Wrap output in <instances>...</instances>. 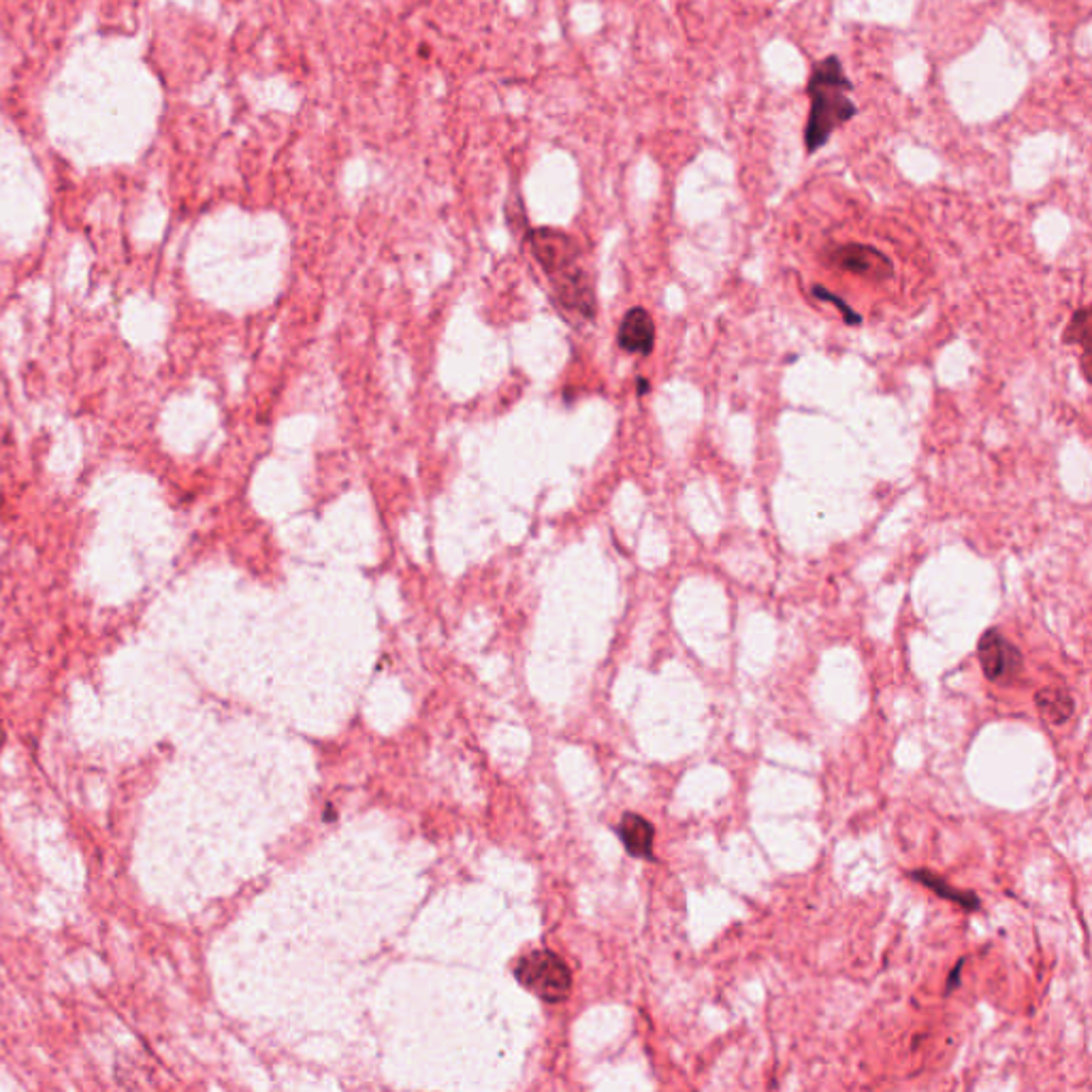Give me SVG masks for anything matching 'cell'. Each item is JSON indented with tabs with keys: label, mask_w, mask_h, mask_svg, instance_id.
<instances>
[{
	"label": "cell",
	"mask_w": 1092,
	"mask_h": 1092,
	"mask_svg": "<svg viewBox=\"0 0 1092 1092\" xmlns=\"http://www.w3.org/2000/svg\"><path fill=\"white\" fill-rule=\"evenodd\" d=\"M532 252L540 267L555 278L579 265V248L570 236L557 228H536L530 236Z\"/></svg>",
	"instance_id": "cell-5"
},
{
	"label": "cell",
	"mask_w": 1092,
	"mask_h": 1092,
	"mask_svg": "<svg viewBox=\"0 0 1092 1092\" xmlns=\"http://www.w3.org/2000/svg\"><path fill=\"white\" fill-rule=\"evenodd\" d=\"M617 835H619L623 847L628 849L630 855H634V857H654L656 828L652 826V822H646L642 815H636V813L623 815L619 826H617Z\"/></svg>",
	"instance_id": "cell-7"
},
{
	"label": "cell",
	"mask_w": 1092,
	"mask_h": 1092,
	"mask_svg": "<svg viewBox=\"0 0 1092 1092\" xmlns=\"http://www.w3.org/2000/svg\"><path fill=\"white\" fill-rule=\"evenodd\" d=\"M909 877H912L914 881H920L922 886H926L928 890H932L937 896H941V898H946V900H952V902L960 905L962 909H967V912H973V909H979V898H977L973 892H960V890L952 888L950 883H948L943 877L934 875V873L928 871V869H916V871L909 873Z\"/></svg>",
	"instance_id": "cell-8"
},
{
	"label": "cell",
	"mask_w": 1092,
	"mask_h": 1092,
	"mask_svg": "<svg viewBox=\"0 0 1092 1092\" xmlns=\"http://www.w3.org/2000/svg\"><path fill=\"white\" fill-rule=\"evenodd\" d=\"M983 674L995 683H1007L1022 670V654L999 630H988L977 646Z\"/></svg>",
	"instance_id": "cell-4"
},
{
	"label": "cell",
	"mask_w": 1092,
	"mask_h": 1092,
	"mask_svg": "<svg viewBox=\"0 0 1092 1092\" xmlns=\"http://www.w3.org/2000/svg\"><path fill=\"white\" fill-rule=\"evenodd\" d=\"M962 965H965V960H960V962H958V967H956V969L952 971V975H950V981H948V985H946V995H950V993L954 991V983L958 985V981H960V969H962Z\"/></svg>",
	"instance_id": "cell-11"
},
{
	"label": "cell",
	"mask_w": 1092,
	"mask_h": 1092,
	"mask_svg": "<svg viewBox=\"0 0 1092 1092\" xmlns=\"http://www.w3.org/2000/svg\"><path fill=\"white\" fill-rule=\"evenodd\" d=\"M5 745V727H3V721H0V749H3Z\"/></svg>",
	"instance_id": "cell-12"
},
{
	"label": "cell",
	"mask_w": 1092,
	"mask_h": 1092,
	"mask_svg": "<svg viewBox=\"0 0 1092 1092\" xmlns=\"http://www.w3.org/2000/svg\"><path fill=\"white\" fill-rule=\"evenodd\" d=\"M1035 698H1037L1039 711H1042V715L1050 723H1064L1074 715V709H1076L1074 698L1069 696V691H1064L1062 687L1042 689Z\"/></svg>",
	"instance_id": "cell-9"
},
{
	"label": "cell",
	"mask_w": 1092,
	"mask_h": 1092,
	"mask_svg": "<svg viewBox=\"0 0 1092 1092\" xmlns=\"http://www.w3.org/2000/svg\"><path fill=\"white\" fill-rule=\"evenodd\" d=\"M617 342L621 350L630 354H652L656 344V325L652 314L642 307H632L619 325Z\"/></svg>",
	"instance_id": "cell-6"
},
{
	"label": "cell",
	"mask_w": 1092,
	"mask_h": 1092,
	"mask_svg": "<svg viewBox=\"0 0 1092 1092\" xmlns=\"http://www.w3.org/2000/svg\"><path fill=\"white\" fill-rule=\"evenodd\" d=\"M828 263L841 271L863 276L873 282H886L892 278L894 267L890 258L881 250L865 244H845L828 250Z\"/></svg>",
	"instance_id": "cell-3"
},
{
	"label": "cell",
	"mask_w": 1092,
	"mask_h": 1092,
	"mask_svg": "<svg viewBox=\"0 0 1092 1092\" xmlns=\"http://www.w3.org/2000/svg\"><path fill=\"white\" fill-rule=\"evenodd\" d=\"M1067 342H1080L1082 348H1084V354H1088V309H1080L1074 314V321L1067 329V337H1064Z\"/></svg>",
	"instance_id": "cell-10"
},
{
	"label": "cell",
	"mask_w": 1092,
	"mask_h": 1092,
	"mask_svg": "<svg viewBox=\"0 0 1092 1092\" xmlns=\"http://www.w3.org/2000/svg\"><path fill=\"white\" fill-rule=\"evenodd\" d=\"M514 973L530 993L546 1003H559L568 999L572 991V973L568 965L549 950H538L521 958Z\"/></svg>",
	"instance_id": "cell-2"
},
{
	"label": "cell",
	"mask_w": 1092,
	"mask_h": 1092,
	"mask_svg": "<svg viewBox=\"0 0 1092 1092\" xmlns=\"http://www.w3.org/2000/svg\"><path fill=\"white\" fill-rule=\"evenodd\" d=\"M851 90L853 84L845 75L839 56H828L815 65L807 86L811 114L807 128H804V143H807L809 154L826 145L832 133L857 114V108L849 98Z\"/></svg>",
	"instance_id": "cell-1"
}]
</instances>
